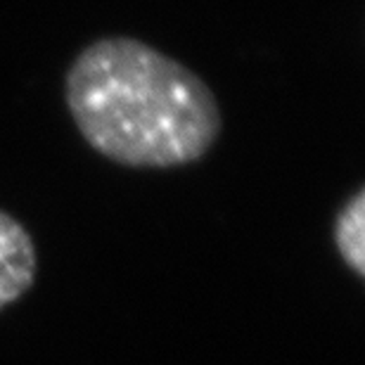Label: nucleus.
<instances>
[{"instance_id": "nucleus-1", "label": "nucleus", "mask_w": 365, "mask_h": 365, "mask_svg": "<svg viewBox=\"0 0 365 365\" xmlns=\"http://www.w3.org/2000/svg\"><path fill=\"white\" fill-rule=\"evenodd\" d=\"M76 130L123 169H182L221 138L223 114L204 78L133 36L88 43L64 74Z\"/></svg>"}, {"instance_id": "nucleus-2", "label": "nucleus", "mask_w": 365, "mask_h": 365, "mask_svg": "<svg viewBox=\"0 0 365 365\" xmlns=\"http://www.w3.org/2000/svg\"><path fill=\"white\" fill-rule=\"evenodd\" d=\"M38 273L36 242L26 225L0 209V311L17 304Z\"/></svg>"}, {"instance_id": "nucleus-3", "label": "nucleus", "mask_w": 365, "mask_h": 365, "mask_svg": "<svg viewBox=\"0 0 365 365\" xmlns=\"http://www.w3.org/2000/svg\"><path fill=\"white\" fill-rule=\"evenodd\" d=\"M365 190L359 187L356 192L344 202L334 218V247H337L341 261L351 271L363 277L365 275Z\"/></svg>"}]
</instances>
